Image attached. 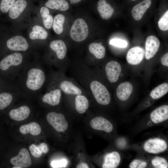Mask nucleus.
Here are the masks:
<instances>
[{"label":"nucleus","mask_w":168,"mask_h":168,"mask_svg":"<svg viewBox=\"0 0 168 168\" xmlns=\"http://www.w3.org/2000/svg\"><path fill=\"white\" fill-rule=\"evenodd\" d=\"M120 156L117 152H113L107 154L105 156L102 166L103 168H116L119 166Z\"/></svg>","instance_id":"a211bd4d"},{"label":"nucleus","mask_w":168,"mask_h":168,"mask_svg":"<svg viewBox=\"0 0 168 168\" xmlns=\"http://www.w3.org/2000/svg\"><path fill=\"white\" fill-rule=\"evenodd\" d=\"M59 86L61 90L67 94L78 95L82 93L79 88L70 81H63L60 83Z\"/></svg>","instance_id":"4be33fe9"},{"label":"nucleus","mask_w":168,"mask_h":168,"mask_svg":"<svg viewBox=\"0 0 168 168\" xmlns=\"http://www.w3.org/2000/svg\"><path fill=\"white\" fill-rule=\"evenodd\" d=\"M90 125L94 129L103 131L107 133L111 132L113 129L112 124L102 117H97L92 119L90 121Z\"/></svg>","instance_id":"f8f14e48"},{"label":"nucleus","mask_w":168,"mask_h":168,"mask_svg":"<svg viewBox=\"0 0 168 168\" xmlns=\"http://www.w3.org/2000/svg\"><path fill=\"white\" fill-rule=\"evenodd\" d=\"M48 33L42 27L36 25L32 28V31L29 34L30 38L32 40H44L47 38Z\"/></svg>","instance_id":"bb28decb"},{"label":"nucleus","mask_w":168,"mask_h":168,"mask_svg":"<svg viewBox=\"0 0 168 168\" xmlns=\"http://www.w3.org/2000/svg\"><path fill=\"white\" fill-rule=\"evenodd\" d=\"M145 55L143 49L138 46L131 48L129 50L126 56L128 63L132 65H137L142 61Z\"/></svg>","instance_id":"1a4fd4ad"},{"label":"nucleus","mask_w":168,"mask_h":168,"mask_svg":"<svg viewBox=\"0 0 168 168\" xmlns=\"http://www.w3.org/2000/svg\"><path fill=\"white\" fill-rule=\"evenodd\" d=\"M88 100L84 96L81 95H77L75 99V109L80 114L85 113L89 107Z\"/></svg>","instance_id":"393cba45"},{"label":"nucleus","mask_w":168,"mask_h":168,"mask_svg":"<svg viewBox=\"0 0 168 168\" xmlns=\"http://www.w3.org/2000/svg\"><path fill=\"white\" fill-rule=\"evenodd\" d=\"M132 1H136V0H131Z\"/></svg>","instance_id":"c03bdc74"},{"label":"nucleus","mask_w":168,"mask_h":168,"mask_svg":"<svg viewBox=\"0 0 168 168\" xmlns=\"http://www.w3.org/2000/svg\"><path fill=\"white\" fill-rule=\"evenodd\" d=\"M46 119L49 124L58 132H64L68 128V123L62 114L50 112L47 114Z\"/></svg>","instance_id":"20e7f679"},{"label":"nucleus","mask_w":168,"mask_h":168,"mask_svg":"<svg viewBox=\"0 0 168 168\" xmlns=\"http://www.w3.org/2000/svg\"><path fill=\"white\" fill-rule=\"evenodd\" d=\"M81 0H70L71 4H75L78 3Z\"/></svg>","instance_id":"79ce46f5"},{"label":"nucleus","mask_w":168,"mask_h":168,"mask_svg":"<svg viewBox=\"0 0 168 168\" xmlns=\"http://www.w3.org/2000/svg\"><path fill=\"white\" fill-rule=\"evenodd\" d=\"M29 149L31 154L34 157H39L41 156L42 153L37 146L33 144L30 146Z\"/></svg>","instance_id":"4c0bfd02"},{"label":"nucleus","mask_w":168,"mask_h":168,"mask_svg":"<svg viewBox=\"0 0 168 168\" xmlns=\"http://www.w3.org/2000/svg\"><path fill=\"white\" fill-rule=\"evenodd\" d=\"M45 5L51 9L61 11H66L69 7L68 3L65 0H49Z\"/></svg>","instance_id":"b1692460"},{"label":"nucleus","mask_w":168,"mask_h":168,"mask_svg":"<svg viewBox=\"0 0 168 168\" xmlns=\"http://www.w3.org/2000/svg\"><path fill=\"white\" fill-rule=\"evenodd\" d=\"M152 4L151 0H143L135 6L131 11L133 18L136 21H139L149 8Z\"/></svg>","instance_id":"4468645a"},{"label":"nucleus","mask_w":168,"mask_h":168,"mask_svg":"<svg viewBox=\"0 0 168 168\" xmlns=\"http://www.w3.org/2000/svg\"><path fill=\"white\" fill-rule=\"evenodd\" d=\"M132 91L131 84L128 82H124L119 84L117 88L116 95L120 100L125 101L129 98Z\"/></svg>","instance_id":"dca6fc26"},{"label":"nucleus","mask_w":168,"mask_h":168,"mask_svg":"<svg viewBox=\"0 0 168 168\" xmlns=\"http://www.w3.org/2000/svg\"><path fill=\"white\" fill-rule=\"evenodd\" d=\"M16 0H2L0 9L3 13L7 12L15 2Z\"/></svg>","instance_id":"72a5a7b5"},{"label":"nucleus","mask_w":168,"mask_h":168,"mask_svg":"<svg viewBox=\"0 0 168 168\" xmlns=\"http://www.w3.org/2000/svg\"><path fill=\"white\" fill-rule=\"evenodd\" d=\"M45 79L44 73L42 70L32 68L28 71L27 73L26 86L30 90L37 91L42 87Z\"/></svg>","instance_id":"f03ea898"},{"label":"nucleus","mask_w":168,"mask_h":168,"mask_svg":"<svg viewBox=\"0 0 168 168\" xmlns=\"http://www.w3.org/2000/svg\"><path fill=\"white\" fill-rule=\"evenodd\" d=\"M40 12L45 27L47 29H50L53 23V18L52 16L49 15V9L46 7H42Z\"/></svg>","instance_id":"c85d7f7f"},{"label":"nucleus","mask_w":168,"mask_h":168,"mask_svg":"<svg viewBox=\"0 0 168 168\" xmlns=\"http://www.w3.org/2000/svg\"><path fill=\"white\" fill-rule=\"evenodd\" d=\"M61 95V92L59 89H56L45 94L42 98V101L46 103L54 106L58 104Z\"/></svg>","instance_id":"6ab92c4d"},{"label":"nucleus","mask_w":168,"mask_h":168,"mask_svg":"<svg viewBox=\"0 0 168 168\" xmlns=\"http://www.w3.org/2000/svg\"><path fill=\"white\" fill-rule=\"evenodd\" d=\"M147 165L146 162L140 160L135 159L133 160L129 165L130 168H144Z\"/></svg>","instance_id":"c9c22d12"},{"label":"nucleus","mask_w":168,"mask_h":168,"mask_svg":"<svg viewBox=\"0 0 168 168\" xmlns=\"http://www.w3.org/2000/svg\"><path fill=\"white\" fill-rule=\"evenodd\" d=\"M25 0H17L13 3L9 10V15L12 19L17 18L26 7Z\"/></svg>","instance_id":"412c9836"},{"label":"nucleus","mask_w":168,"mask_h":168,"mask_svg":"<svg viewBox=\"0 0 168 168\" xmlns=\"http://www.w3.org/2000/svg\"><path fill=\"white\" fill-rule=\"evenodd\" d=\"M150 117L152 121L155 124H158L167 120L168 105H164L156 108L151 112Z\"/></svg>","instance_id":"ddd939ff"},{"label":"nucleus","mask_w":168,"mask_h":168,"mask_svg":"<svg viewBox=\"0 0 168 168\" xmlns=\"http://www.w3.org/2000/svg\"><path fill=\"white\" fill-rule=\"evenodd\" d=\"M51 49L54 51L58 58L63 59L65 57L67 52V47L65 43L62 40H54L50 44Z\"/></svg>","instance_id":"aec40b11"},{"label":"nucleus","mask_w":168,"mask_h":168,"mask_svg":"<svg viewBox=\"0 0 168 168\" xmlns=\"http://www.w3.org/2000/svg\"><path fill=\"white\" fill-rule=\"evenodd\" d=\"M10 162L14 166L22 168H27L31 164V160L28 150L25 148H22L20 151L18 155L12 158Z\"/></svg>","instance_id":"423d86ee"},{"label":"nucleus","mask_w":168,"mask_h":168,"mask_svg":"<svg viewBox=\"0 0 168 168\" xmlns=\"http://www.w3.org/2000/svg\"><path fill=\"white\" fill-rule=\"evenodd\" d=\"M6 44L9 49L13 51H25L29 47L26 40L20 35L16 36L9 39Z\"/></svg>","instance_id":"9d476101"},{"label":"nucleus","mask_w":168,"mask_h":168,"mask_svg":"<svg viewBox=\"0 0 168 168\" xmlns=\"http://www.w3.org/2000/svg\"><path fill=\"white\" fill-rule=\"evenodd\" d=\"M30 113V110L29 108L24 105L11 110L9 112V115L12 119L19 121L27 118Z\"/></svg>","instance_id":"f3484780"},{"label":"nucleus","mask_w":168,"mask_h":168,"mask_svg":"<svg viewBox=\"0 0 168 168\" xmlns=\"http://www.w3.org/2000/svg\"><path fill=\"white\" fill-rule=\"evenodd\" d=\"M88 49L90 52L97 59H102L105 56V49L101 44L96 43H92L89 45Z\"/></svg>","instance_id":"a878e982"},{"label":"nucleus","mask_w":168,"mask_h":168,"mask_svg":"<svg viewBox=\"0 0 168 168\" xmlns=\"http://www.w3.org/2000/svg\"><path fill=\"white\" fill-rule=\"evenodd\" d=\"M167 148L166 141L159 138L150 139L148 140L144 145V149L151 153L157 154L165 151Z\"/></svg>","instance_id":"39448f33"},{"label":"nucleus","mask_w":168,"mask_h":168,"mask_svg":"<svg viewBox=\"0 0 168 168\" xmlns=\"http://www.w3.org/2000/svg\"><path fill=\"white\" fill-rule=\"evenodd\" d=\"M90 87L97 103L103 105H107L110 103V95L105 86L98 81H93L91 82Z\"/></svg>","instance_id":"f257e3e1"},{"label":"nucleus","mask_w":168,"mask_h":168,"mask_svg":"<svg viewBox=\"0 0 168 168\" xmlns=\"http://www.w3.org/2000/svg\"><path fill=\"white\" fill-rule=\"evenodd\" d=\"M97 8L101 18L105 20L110 19L114 12V8L105 0H100L97 3Z\"/></svg>","instance_id":"2eb2a0df"},{"label":"nucleus","mask_w":168,"mask_h":168,"mask_svg":"<svg viewBox=\"0 0 168 168\" xmlns=\"http://www.w3.org/2000/svg\"><path fill=\"white\" fill-rule=\"evenodd\" d=\"M152 165L157 168H167L168 164L166 160L162 157L157 156L152 161Z\"/></svg>","instance_id":"2f4dec72"},{"label":"nucleus","mask_w":168,"mask_h":168,"mask_svg":"<svg viewBox=\"0 0 168 168\" xmlns=\"http://www.w3.org/2000/svg\"><path fill=\"white\" fill-rule=\"evenodd\" d=\"M160 41L154 35L148 36L145 42V56L146 59L149 60L152 58L159 50Z\"/></svg>","instance_id":"0eeeda50"},{"label":"nucleus","mask_w":168,"mask_h":168,"mask_svg":"<svg viewBox=\"0 0 168 168\" xmlns=\"http://www.w3.org/2000/svg\"><path fill=\"white\" fill-rule=\"evenodd\" d=\"M109 43L110 44L121 48H126L128 45V43L126 41L118 38L111 39Z\"/></svg>","instance_id":"f704fd0d"},{"label":"nucleus","mask_w":168,"mask_h":168,"mask_svg":"<svg viewBox=\"0 0 168 168\" xmlns=\"http://www.w3.org/2000/svg\"><path fill=\"white\" fill-rule=\"evenodd\" d=\"M67 163V160L63 159L52 161L51 165L53 168H64L66 166Z\"/></svg>","instance_id":"e433bc0d"},{"label":"nucleus","mask_w":168,"mask_h":168,"mask_svg":"<svg viewBox=\"0 0 168 168\" xmlns=\"http://www.w3.org/2000/svg\"><path fill=\"white\" fill-rule=\"evenodd\" d=\"M89 167L87 164L85 163H81L78 164L76 166L77 168H88Z\"/></svg>","instance_id":"a19ab883"},{"label":"nucleus","mask_w":168,"mask_h":168,"mask_svg":"<svg viewBox=\"0 0 168 168\" xmlns=\"http://www.w3.org/2000/svg\"><path fill=\"white\" fill-rule=\"evenodd\" d=\"M20 132L22 134H26L29 133L34 136L39 135L41 132L40 126L37 123L32 122L27 124L20 126Z\"/></svg>","instance_id":"5701e85b"},{"label":"nucleus","mask_w":168,"mask_h":168,"mask_svg":"<svg viewBox=\"0 0 168 168\" xmlns=\"http://www.w3.org/2000/svg\"><path fill=\"white\" fill-rule=\"evenodd\" d=\"M12 96L10 93L3 92L0 94V110L4 109L11 103Z\"/></svg>","instance_id":"7c9ffc66"},{"label":"nucleus","mask_w":168,"mask_h":168,"mask_svg":"<svg viewBox=\"0 0 168 168\" xmlns=\"http://www.w3.org/2000/svg\"><path fill=\"white\" fill-rule=\"evenodd\" d=\"M168 91V84L164 83L158 85L153 89L150 92V96L153 99H157L166 94Z\"/></svg>","instance_id":"cd10ccee"},{"label":"nucleus","mask_w":168,"mask_h":168,"mask_svg":"<svg viewBox=\"0 0 168 168\" xmlns=\"http://www.w3.org/2000/svg\"><path fill=\"white\" fill-rule=\"evenodd\" d=\"M37 147L42 153H46L49 151V147L47 144L45 143H42Z\"/></svg>","instance_id":"58836bf2"},{"label":"nucleus","mask_w":168,"mask_h":168,"mask_svg":"<svg viewBox=\"0 0 168 168\" xmlns=\"http://www.w3.org/2000/svg\"><path fill=\"white\" fill-rule=\"evenodd\" d=\"M161 63L164 66H168V53H166L161 58Z\"/></svg>","instance_id":"ea45409f"},{"label":"nucleus","mask_w":168,"mask_h":168,"mask_svg":"<svg viewBox=\"0 0 168 168\" xmlns=\"http://www.w3.org/2000/svg\"><path fill=\"white\" fill-rule=\"evenodd\" d=\"M89 34L88 26L82 19H76L71 26L70 35L74 41L80 42L85 40Z\"/></svg>","instance_id":"7ed1b4c3"},{"label":"nucleus","mask_w":168,"mask_h":168,"mask_svg":"<svg viewBox=\"0 0 168 168\" xmlns=\"http://www.w3.org/2000/svg\"><path fill=\"white\" fill-rule=\"evenodd\" d=\"M65 20L64 16L61 14H58L55 16L53 21V28L56 34H60L63 32Z\"/></svg>","instance_id":"c756f323"},{"label":"nucleus","mask_w":168,"mask_h":168,"mask_svg":"<svg viewBox=\"0 0 168 168\" xmlns=\"http://www.w3.org/2000/svg\"><path fill=\"white\" fill-rule=\"evenodd\" d=\"M121 69V65L117 62L111 61L107 63L105 70L107 77L110 82L114 83L117 81Z\"/></svg>","instance_id":"6e6552de"},{"label":"nucleus","mask_w":168,"mask_h":168,"mask_svg":"<svg viewBox=\"0 0 168 168\" xmlns=\"http://www.w3.org/2000/svg\"><path fill=\"white\" fill-rule=\"evenodd\" d=\"M22 59V56L19 53H15L9 55L0 62V69L5 71L11 66L19 65L21 63Z\"/></svg>","instance_id":"9b49d317"},{"label":"nucleus","mask_w":168,"mask_h":168,"mask_svg":"<svg viewBox=\"0 0 168 168\" xmlns=\"http://www.w3.org/2000/svg\"><path fill=\"white\" fill-rule=\"evenodd\" d=\"M13 168H21L19 166H14V167H13Z\"/></svg>","instance_id":"37998d69"},{"label":"nucleus","mask_w":168,"mask_h":168,"mask_svg":"<svg viewBox=\"0 0 168 168\" xmlns=\"http://www.w3.org/2000/svg\"><path fill=\"white\" fill-rule=\"evenodd\" d=\"M158 26L160 30L163 31L168 30V11L164 13L159 19Z\"/></svg>","instance_id":"473e14b6"}]
</instances>
